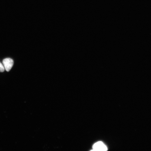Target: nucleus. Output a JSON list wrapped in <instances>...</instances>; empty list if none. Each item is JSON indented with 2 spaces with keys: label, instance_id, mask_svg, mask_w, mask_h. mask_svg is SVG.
I'll return each instance as SVG.
<instances>
[{
  "label": "nucleus",
  "instance_id": "1",
  "mask_svg": "<svg viewBox=\"0 0 151 151\" xmlns=\"http://www.w3.org/2000/svg\"><path fill=\"white\" fill-rule=\"evenodd\" d=\"M3 63L5 70L9 72L14 65V61L11 58H6L3 60Z\"/></svg>",
  "mask_w": 151,
  "mask_h": 151
},
{
  "label": "nucleus",
  "instance_id": "2",
  "mask_svg": "<svg viewBox=\"0 0 151 151\" xmlns=\"http://www.w3.org/2000/svg\"><path fill=\"white\" fill-rule=\"evenodd\" d=\"M93 150H92L105 151L107 150V147L101 141H99L93 145Z\"/></svg>",
  "mask_w": 151,
  "mask_h": 151
},
{
  "label": "nucleus",
  "instance_id": "3",
  "mask_svg": "<svg viewBox=\"0 0 151 151\" xmlns=\"http://www.w3.org/2000/svg\"><path fill=\"white\" fill-rule=\"evenodd\" d=\"M5 70L4 66L3 64L0 62V72H3Z\"/></svg>",
  "mask_w": 151,
  "mask_h": 151
}]
</instances>
